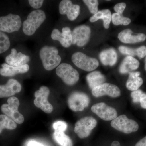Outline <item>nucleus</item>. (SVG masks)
Here are the masks:
<instances>
[{"label": "nucleus", "mask_w": 146, "mask_h": 146, "mask_svg": "<svg viewBox=\"0 0 146 146\" xmlns=\"http://www.w3.org/2000/svg\"><path fill=\"white\" fill-rule=\"evenodd\" d=\"M99 57L103 65L113 66L117 61L118 55L115 49L109 48L102 51Z\"/></svg>", "instance_id": "obj_20"}, {"label": "nucleus", "mask_w": 146, "mask_h": 146, "mask_svg": "<svg viewBox=\"0 0 146 146\" xmlns=\"http://www.w3.org/2000/svg\"><path fill=\"white\" fill-rule=\"evenodd\" d=\"M91 110L98 117L104 121H112L118 116L117 112L115 108L108 106L103 102L93 105L91 108Z\"/></svg>", "instance_id": "obj_12"}, {"label": "nucleus", "mask_w": 146, "mask_h": 146, "mask_svg": "<svg viewBox=\"0 0 146 146\" xmlns=\"http://www.w3.org/2000/svg\"><path fill=\"white\" fill-rule=\"evenodd\" d=\"M129 74V76L126 83V88L131 91L138 90L143 82V79L139 77L141 73L139 72H131Z\"/></svg>", "instance_id": "obj_22"}, {"label": "nucleus", "mask_w": 146, "mask_h": 146, "mask_svg": "<svg viewBox=\"0 0 146 146\" xmlns=\"http://www.w3.org/2000/svg\"><path fill=\"white\" fill-rule=\"evenodd\" d=\"M28 146H44L42 145V144L36 141H31L29 143Z\"/></svg>", "instance_id": "obj_36"}, {"label": "nucleus", "mask_w": 146, "mask_h": 146, "mask_svg": "<svg viewBox=\"0 0 146 146\" xmlns=\"http://www.w3.org/2000/svg\"><path fill=\"white\" fill-rule=\"evenodd\" d=\"M83 2L89 9L90 13L95 14L98 11V1L97 0H84Z\"/></svg>", "instance_id": "obj_31"}, {"label": "nucleus", "mask_w": 146, "mask_h": 146, "mask_svg": "<svg viewBox=\"0 0 146 146\" xmlns=\"http://www.w3.org/2000/svg\"><path fill=\"white\" fill-rule=\"evenodd\" d=\"M119 50L121 53L127 55L128 56H137L140 59H142L146 56V46H142L137 48H133L125 46H120Z\"/></svg>", "instance_id": "obj_25"}, {"label": "nucleus", "mask_w": 146, "mask_h": 146, "mask_svg": "<svg viewBox=\"0 0 146 146\" xmlns=\"http://www.w3.org/2000/svg\"><path fill=\"white\" fill-rule=\"evenodd\" d=\"M132 101L134 103H140L141 107L146 109V93L141 90L132 91L131 94Z\"/></svg>", "instance_id": "obj_28"}, {"label": "nucleus", "mask_w": 146, "mask_h": 146, "mask_svg": "<svg viewBox=\"0 0 146 146\" xmlns=\"http://www.w3.org/2000/svg\"><path fill=\"white\" fill-rule=\"evenodd\" d=\"M140 66V62L135 58L131 56L126 57L121 63L119 69L120 73L125 74L137 70Z\"/></svg>", "instance_id": "obj_21"}, {"label": "nucleus", "mask_w": 146, "mask_h": 146, "mask_svg": "<svg viewBox=\"0 0 146 146\" xmlns=\"http://www.w3.org/2000/svg\"><path fill=\"white\" fill-rule=\"evenodd\" d=\"M10 46V42L8 36L0 31V54L7 50Z\"/></svg>", "instance_id": "obj_30"}, {"label": "nucleus", "mask_w": 146, "mask_h": 146, "mask_svg": "<svg viewBox=\"0 0 146 146\" xmlns=\"http://www.w3.org/2000/svg\"><path fill=\"white\" fill-rule=\"evenodd\" d=\"M111 146H121V145L118 141H115L112 142Z\"/></svg>", "instance_id": "obj_37"}, {"label": "nucleus", "mask_w": 146, "mask_h": 146, "mask_svg": "<svg viewBox=\"0 0 146 146\" xmlns=\"http://www.w3.org/2000/svg\"><path fill=\"white\" fill-rule=\"evenodd\" d=\"M56 73L65 84L70 86L74 85L79 79L78 72L68 63L60 64L56 68Z\"/></svg>", "instance_id": "obj_4"}, {"label": "nucleus", "mask_w": 146, "mask_h": 146, "mask_svg": "<svg viewBox=\"0 0 146 146\" xmlns=\"http://www.w3.org/2000/svg\"><path fill=\"white\" fill-rule=\"evenodd\" d=\"M8 104H5L1 108L2 112L16 123L21 124L24 122V117L18 111L20 102L18 98L11 97L7 100Z\"/></svg>", "instance_id": "obj_3"}, {"label": "nucleus", "mask_w": 146, "mask_h": 146, "mask_svg": "<svg viewBox=\"0 0 146 146\" xmlns=\"http://www.w3.org/2000/svg\"><path fill=\"white\" fill-rule=\"evenodd\" d=\"M92 94L96 97L108 96L112 98H117L121 95V90L116 85L110 83H104L92 89Z\"/></svg>", "instance_id": "obj_13"}, {"label": "nucleus", "mask_w": 146, "mask_h": 146, "mask_svg": "<svg viewBox=\"0 0 146 146\" xmlns=\"http://www.w3.org/2000/svg\"><path fill=\"white\" fill-rule=\"evenodd\" d=\"M91 35V29L88 26L81 25L76 27L72 31V44L84 46L89 42Z\"/></svg>", "instance_id": "obj_11"}, {"label": "nucleus", "mask_w": 146, "mask_h": 146, "mask_svg": "<svg viewBox=\"0 0 146 146\" xmlns=\"http://www.w3.org/2000/svg\"><path fill=\"white\" fill-rule=\"evenodd\" d=\"M56 47L46 46L42 47L39 51V56L45 70L51 71L60 64L61 58Z\"/></svg>", "instance_id": "obj_1"}, {"label": "nucleus", "mask_w": 146, "mask_h": 146, "mask_svg": "<svg viewBox=\"0 0 146 146\" xmlns=\"http://www.w3.org/2000/svg\"><path fill=\"white\" fill-rule=\"evenodd\" d=\"M46 19V13L44 11L41 9L33 11L23 23V30L24 34L27 36L33 35Z\"/></svg>", "instance_id": "obj_2"}, {"label": "nucleus", "mask_w": 146, "mask_h": 146, "mask_svg": "<svg viewBox=\"0 0 146 146\" xmlns=\"http://www.w3.org/2000/svg\"><path fill=\"white\" fill-rule=\"evenodd\" d=\"M53 137L54 141L60 146H73L71 138L64 132L54 131Z\"/></svg>", "instance_id": "obj_26"}, {"label": "nucleus", "mask_w": 146, "mask_h": 146, "mask_svg": "<svg viewBox=\"0 0 146 146\" xmlns=\"http://www.w3.org/2000/svg\"><path fill=\"white\" fill-rule=\"evenodd\" d=\"M86 80L89 87L92 90L100 84L104 83L106 80L105 76L98 71H94L88 74Z\"/></svg>", "instance_id": "obj_23"}, {"label": "nucleus", "mask_w": 146, "mask_h": 146, "mask_svg": "<svg viewBox=\"0 0 146 146\" xmlns=\"http://www.w3.org/2000/svg\"><path fill=\"white\" fill-rule=\"evenodd\" d=\"M97 124V121L94 118L84 117L76 123L74 132L80 138H86L90 135L91 131L96 126Z\"/></svg>", "instance_id": "obj_10"}, {"label": "nucleus", "mask_w": 146, "mask_h": 146, "mask_svg": "<svg viewBox=\"0 0 146 146\" xmlns=\"http://www.w3.org/2000/svg\"><path fill=\"white\" fill-rule=\"evenodd\" d=\"M61 32L57 29H54L51 34L53 40L58 41L64 48H69L72 44V31L68 27L62 29Z\"/></svg>", "instance_id": "obj_15"}, {"label": "nucleus", "mask_w": 146, "mask_h": 146, "mask_svg": "<svg viewBox=\"0 0 146 146\" xmlns=\"http://www.w3.org/2000/svg\"><path fill=\"white\" fill-rule=\"evenodd\" d=\"M59 11L60 14L66 15L69 20H75L80 13V7L78 5L73 4L70 0H63L59 5Z\"/></svg>", "instance_id": "obj_14"}, {"label": "nucleus", "mask_w": 146, "mask_h": 146, "mask_svg": "<svg viewBox=\"0 0 146 146\" xmlns=\"http://www.w3.org/2000/svg\"><path fill=\"white\" fill-rule=\"evenodd\" d=\"M111 126L116 130L129 134L136 132L139 129L138 123L134 120L128 119L125 115H121L112 120Z\"/></svg>", "instance_id": "obj_6"}, {"label": "nucleus", "mask_w": 146, "mask_h": 146, "mask_svg": "<svg viewBox=\"0 0 146 146\" xmlns=\"http://www.w3.org/2000/svg\"><path fill=\"white\" fill-rule=\"evenodd\" d=\"M21 17L16 14H10L0 17V31L11 33L18 31L22 26Z\"/></svg>", "instance_id": "obj_9"}, {"label": "nucleus", "mask_w": 146, "mask_h": 146, "mask_svg": "<svg viewBox=\"0 0 146 146\" xmlns=\"http://www.w3.org/2000/svg\"><path fill=\"white\" fill-rule=\"evenodd\" d=\"M17 127L16 123L5 115H0V134L3 129L13 130Z\"/></svg>", "instance_id": "obj_27"}, {"label": "nucleus", "mask_w": 146, "mask_h": 146, "mask_svg": "<svg viewBox=\"0 0 146 146\" xmlns=\"http://www.w3.org/2000/svg\"><path fill=\"white\" fill-rule=\"evenodd\" d=\"M118 38L121 42L124 44H136L144 42L146 39V35L143 33L133 35L131 29H127L119 33Z\"/></svg>", "instance_id": "obj_16"}, {"label": "nucleus", "mask_w": 146, "mask_h": 146, "mask_svg": "<svg viewBox=\"0 0 146 146\" xmlns=\"http://www.w3.org/2000/svg\"><path fill=\"white\" fill-rule=\"evenodd\" d=\"M90 99L86 94L79 91L73 92L69 96L68 104L69 108L74 112L83 111L88 107Z\"/></svg>", "instance_id": "obj_7"}, {"label": "nucleus", "mask_w": 146, "mask_h": 146, "mask_svg": "<svg viewBox=\"0 0 146 146\" xmlns=\"http://www.w3.org/2000/svg\"><path fill=\"white\" fill-rule=\"evenodd\" d=\"M100 19H102L103 21V26L105 28H109L112 21V14L110 10L105 9L98 11L90 18L89 20L91 23H94Z\"/></svg>", "instance_id": "obj_24"}, {"label": "nucleus", "mask_w": 146, "mask_h": 146, "mask_svg": "<svg viewBox=\"0 0 146 146\" xmlns=\"http://www.w3.org/2000/svg\"><path fill=\"white\" fill-rule=\"evenodd\" d=\"M126 4L125 3H120L117 4L114 7V10L116 13L122 15L124 11L126 8Z\"/></svg>", "instance_id": "obj_34"}, {"label": "nucleus", "mask_w": 146, "mask_h": 146, "mask_svg": "<svg viewBox=\"0 0 146 146\" xmlns=\"http://www.w3.org/2000/svg\"><path fill=\"white\" fill-rule=\"evenodd\" d=\"M22 86L17 80L10 79L4 85H0V98L12 96L21 92Z\"/></svg>", "instance_id": "obj_18"}, {"label": "nucleus", "mask_w": 146, "mask_h": 146, "mask_svg": "<svg viewBox=\"0 0 146 146\" xmlns=\"http://www.w3.org/2000/svg\"><path fill=\"white\" fill-rule=\"evenodd\" d=\"M30 61V57L21 52H18L16 49L12 48L11 52L5 58L7 64L13 66L19 67L27 65Z\"/></svg>", "instance_id": "obj_17"}, {"label": "nucleus", "mask_w": 146, "mask_h": 146, "mask_svg": "<svg viewBox=\"0 0 146 146\" xmlns=\"http://www.w3.org/2000/svg\"><path fill=\"white\" fill-rule=\"evenodd\" d=\"M1 66L2 68L0 69V74L4 76H12L17 74H24L29 70V66L27 64L19 67H13L7 63H3Z\"/></svg>", "instance_id": "obj_19"}, {"label": "nucleus", "mask_w": 146, "mask_h": 146, "mask_svg": "<svg viewBox=\"0 0 146 146\" xmlns=\"http://www.w3.org/2000/svg\"><path fill=\"white\" fill-rule=\"evenodd\" d=\"M72 60L76 66L86 72H91L96 69L99 65L96 58L89 57L83 53H75L72 56Z\"/></svg>", "instance_id": "obj_5"}, {"label": "nucleus", "mask_w": 146, "mask_h": 146, "mask_svg": "<svg viewBox=\"0 0 146 146\" xmlns=\"http://www.w3.org/2000/svg\"><path fill=\"white\" fill-rule=\"evenodd\" d=\"M43 0H29L28 2L29 5L35 9H39L41 8L44 3Z\"/></svg>", "instance_id": "obj_33"}, {"label": "nucleus", "mask_w": 146, "mask_h": 146, "mask_svg": "<svg viewBox=\"0 0 146 146\" xmlns=\"http://www.w3.org/2000/svg\"><path fill=\"white\" fill-rule=\"evenodd\" d=\"M135 146H146V136L138 141Z\"/></svg>", "instance_id": "obj_35"}, {"label": "nucleus", "mask_w": 146, "mask_h": 146, "mask_svg": "<svg viewBox=\"0 0 146 146\" xmlns=\"http://www.w3.org/2000/svg\"><path fill=\"white\" fill-rule=\"evenodd\" d=\"M112 21L114 25L116 26L119 25H128L131 22L130 18L124 17L122 15L117 13H113L112 15Z\"/></svg>", "instance_id": "obj_29"}, {"label": "nucleus", "mask_w": 146, "mask_h": 146, "mask_svg": "<svg viewBox=\"0 0 146 146\" xmlns=\"http://www.w3.org/2000/svg\"><path fill=\"white\" fill-rule=\"evenodd\" d=\"M145 70L146 71V56L145 58Z\"/></svg>", "instance_id": "obj_38"}, {"label": "nucleus", "mask_w": 146, "mask_h": 146, "mask_svg": "<svg viewBox=\"0 0 146 146\" xmlns=\"http://www.w3.org/2000/svg\"><path fill=\"white\" fill-rule=\"evenodd\" d=\"M50 93V89L48 87L42 86L34 94L35 98L34 101L35 105L47 114L51 113L53 110L52 105L48 100Z\"/></svg>", "instance_id": "obj_8"}, {"label": "nucleus", "mask_w": 146, "mask_h": 146, "mask_svg": "<svg viewBox=\"0 0 146 146\" xmlns=\"http://www.w3.org/2000/svg\"><path fill=\"white\" fill-rule=\"evenodd\" d=\"M68 124L65 121H58L55 122L53 124L52 127L55 131L64 132L68 128Z\"/></svg>", "instance_id": "obj_32"}]
</instances>
